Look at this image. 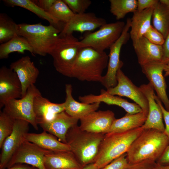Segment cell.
Segmentation results:
<instances>
[{"label":"cell","instance_id":"obj_38","mask_svg":"<svg viewBox=\"0 0 169 169\" xmlns=\"http://www.w3.org/2000/svg\"><path fill=\"white\" fill-rule=\"evenodd\" d=\"M155 100L159 105L161 109L163 117L165 124V127L164 133L167 136L169 141V111L166 110L163 106L161 102L157 95L154 94Z\"/></svg>","mask_w":169,"mask_h":169},{"label":"cell","instance_id":"obj_46","mask_svg":"<svg viewBox=\"0 0 169 169\" xmlns=\"http://www.w3.org/2000/svg\"><path fill=\"white\" fill-rule=\"evenodd\" d=\"M79 169H99L94 163H90L83 168Z\"/></svg>","mask_w":169,"mask_h":169},{"label":"cell","instance_id":"obj_39","mask_svg":"<svg viewBox=\"0 0 169 169\" xmlns=\"http://www.w3.org/2000/svg\"><path fill=\"white\" fill-rule=\"evenodd\" d=\"M137 1V11L141 12L146 9L154 7L159 0H138Z\"/></svg>","mask_w":169,"mask_h":169},{"label":"cell","instance_id":"obj_27","mask_svg":"<svg viewBox=\"0 0 169 169\" xmlns=\"http://www.w3.org/2000/svg\"><path fill=\"white\" fill-rule=\"evenodd\" d=\"M148 115L143 111L133 114H127L113 121L108 133L123 132L141 127Z\"/></svg>","mask_w":169,"mask_h":169},{"label":"cell","instance_id":"obj_22","mask_svg":"<svg viewBox=\"0 0 169 169\" xmlns=\"http://www.w3.org/2000/svg\"><path fill=\"white\" fill-rule=\"evenodd\" d=\"M33 108L37 122L39 125L50 121L57 114L65 111V105L64 102H52L41 94L35 97Z\"/></svg>","mask_w":169,"mask_h":169},{"label":"cell","instance_id":"obj_41","mask_svg":"<svg viewBox=\"0 0 169 169\" xmlns=\"http://www.w3.org/2000/svg\"><path fill=\"white\" fill-rule=\"evenodd\" d=\"M33 1L37 6L45 11H48L56 0H33Z\"/></svg>","mask_w":169,"mask_h":169},{"label":"cell","instance_id":"obj_19","mask_svg":"<svg viewBox=\"0 0 169 169\" xmlns=\"http://www.w3.org/2000/svg\"><path fill=\"white\" fill-rule=\"evenodd\" d=\"M78 98L81 102L86 104L102 102L108 105H117L122 108L127 113L130 114L142 112L141 107L136 103L129 102L120 96L110 94L103 89L101 90L99 95L90 94L79 96Z\"/></svg>","mask_w":169,"mask_h":169},{"label":"cell","instance_id":"obj_5","mask_svg":"<svg viewBox=\"0 0 169 169\" xmlns=\"http://www.w3.org/2000/svg\"><path fill=\"white\" fill-rule=\"evenodd\" d=\"M61 31L54 26L41 23L18 24V34L28 41L35 54H50L54 47Z\"/></svg>","mask_w":169,"mask_h":169},{"label":"cell","instance_id":"obj_35","mask_svg":"<svg viewBox=\"0 0 169 169\" xmlns=\"http://www.w3.org/2000/svg\"><path fill=\"white\" fill-rule=\"evenodd\" d=\"M74 14L85 13L91 4L90 0H63Z\"/></svg>","mask_w":169,"mask_h":169},{"label":"cell","instance_id":"obj_4","mask_svg":"<svg viewBox=\"0 0 169 169\" xmlns=\"http://www.w3.org/2000/svg\"><path fill=\"white\" fill-rule=\"evenodd\" d=\"M144 130L141 127L126 132L105 134L93 163L100 169L126 153Z\"/></svg>","mask_w":169,"mask_h":169},{"label":"cell","instance_id":"obj_9","mask_svg":"<svg viewBox=\"0 0 169 169\" xmlns=\"http://www.w3.org/2000/svg\"><path fill=\"white\" fill-rule=\"evenodd\" d=\"M131 18H127L121 35L109 49L107 70L106 74L103 76L101 82L107 89L114 87L117 84V73L123 64L120 60V51L123 45L130 38L128 31L131 28Z\"/></svg>","mask_w":169,"mask_h":169},{"label":"cell","instance_id":"obj_21","mask_svg":"<svg viewBox=\"0 0 169 169\" xmlns=\"http://www.w3.org/2000/svg\"><path fill=\"white\" fill-rule=\"evenodd\" d=\"M132 45L141 66L154 62H163L162 45L153 44L143 36Z\"/></svg>","mask_w":169,"mask_h":169},{"label":"cell","instance_id":"obj_32","mask_svg":"<svg viewBox=\"0 0 169 169\" xmlns=\"http://www.w3.org/2000/svg\"><path fill=\"white\" fill-rule=\"evenodd\" d=\"M18 34V24L6 14H0V43L9 41Z\"/></svg>","mask_w":169,"mask_h":169},{"label":"cell","instance_id":"obj_36","mask_svg":"<svg viewBox=\"0 0 169 169\" xmlns=\"http://www.w3.org/2000/svg\"><path fill=\"white\" fill-rule=\"evenodd\" d=\"M143 36L151 43L157 45H162L165 40L162 34L152 25Z\"/></svg>","mask_w":169,"mask_h":169},{"label":"cell","instance_id":"obj_12","mask_svg":"<svg viewBox=\"0 0 169 169\" xmlns=\"http://www.w3.org/2000/svg\"><path fill=\"white\" fill-rule=\"evenodd\" d=\"M50 151L25 140L13 154L6 168L21 163L31 165L37 169H47L44 158Z\"/></svg>","mask_w":169,"mask_h":169},{"label":"cell","instance_id":"obj_3","mask_svg":"<svg viewBox=\"0 0 169 169\" xmlns=\"http://www.w3.org/2000/svg\"><path fill=\"white\" fill-rule=\"evenodd\" d=\"M105 135L82 131L77 125L69 130L67 143L83 167L94 162Z\"/></svg>","mask_w":169,"mask_h":169},{"label":"cell","instance_id":"obj_43","mask_svg":"<svg viewBox=\"0 0 169 169\" xmlns=\"http://www.w3.org/2000/svg\"><path fill=\"white\" fill-rule=\"evenodd\" d=\"M163 51V63L169 59V32L162 45Z\"/></svg>","mask_w":169,"mask_h":169},{"label":"cell","instance_id":"obj_20","mask_svg":"<svg viewBox=\"0 0 169 169\" xmlns=\"http://www.w3.org/2000/svg\"><path fill=\"white\" fill-rule=\"evenodd\" d=\"M79 120L64 111L57 114L50 121L39 125L44 131L54 136L60 141L67 143L66 135L68 131L77 125Z\"/></svg>","mask_w":169,"mask_h":169},{"label":"cell","instance_id":"obj_37","mask_svg":"<svg viewBox=\"0 0 169 169\" xmlns=\"http://www.w3.org/2000/svg\"><path fill=\"white\" fill-rule=\"evenodd\" d=\"M125 153L100 169H128L132 165L129 164Z\"/></svg>","mask_w":169,"mask_h":169},{"label":"cell","instance_id":"obj_42","mask_svg":"<svg viewBox=\"0 0 169 169\" xmlns=\"http://www.w3.org/2000/svg\"><path fill=\"white\" fill-rule=\"evenodd\" d=\"M157 161V163L161 165H169V144Z\"/></svg>","mask_w":169,"mask_h":169},{"label":"cell","instance_id":"obj_44","mask_svg":"<svg viewBox=\"0 0 169 169\" xmlns=\"http://www.w3.org/2000/svg\"><path fill=\"white\" fill-rule=\"evenodd\" d=\"M4 169H37V168L33 166H31L28 165L23 164H18L13 166Z\"/></svg>","mask_w":169,"mask_h":169},{"label":"cell","instance_id":"obj_33","mask_svg":"<svg viewBox=\"0 0 169 169\" xmlns=\"http://www.w3.org/2000/svg\"><path fill=\"white\" fill-rule=\"evenodd\" d=\"M47 12L64 24L68 22L75 14L63 0H56Z\"/></svg>","mask_w":169,"mask_h":169},{"label":"cell","instance_id":"obj_15","mask_svg":"<svg viewBox=\"0 0 169 169\" xmlns=\"http://www.w3.org/2000/svg\"><path fill=\"white\" fill-rule=\"evenodd\" d=\"M115 119V114L111 110L95 111L80 118L79 127L83 131L106 134Z\"/></svg>","mask_w":169,"mask_h":169},{"label":"cell","instance_id":"obj_24","mask_svg":"<svg viewBox=\"0 0 169 169\" xmlns=\"http://www.w3.org/2000/svg\"><path fill=\"white\" fill-rule=\"evenodd\" d=\"M65 90V111L72 117L79 120L88 114L96 111L100 107V102L88 104L75 100L72 96L73 88L71 84H66Z\"/></svg>","mask_w":169,"mask_h":169},{"label":"cell","instance_id":"obj_26","mask_svg":"<svg viewBox=\"0 0 169 169\" xmlns=\"http://www.w3.org/2000/svg\"><path fill=\"white\" fill-rule=\"evenodd\" d=\"M154 7L146 9L141 12H134L131 18L130 38L132 44L143 37L151 24L153 9Z\"/></svg>","mask_w":169,"mask_h":169},{"label":"cell","instance_id":"obj_1","mask_svg":"<svg viewBox=\"0 0 169 169\" xmlns=\"http://www.w3.org/2000/svg\"><path fill=\"white\" fill-rule=\"evenodd\" d=\"M169 144L168 139L163 132L153 129L144 130L126 153L127 161L133 165L146 160L157 161Z\"/></svg>","mask_w":169,"mask_h":169},{"label":"cell","instance_id":"obj_40","mask_svg":"<svg viewBox=\"0 0 169 169\" xmlns=\"http://www.w3.org/2000/svg\"><path fill=\"white\" fill-rule=\"evenodd\" d=\"M156 163L155 161L146 160L140 163L132 165L128 169H155Z\"/></svg>","mask_w":169,"mask_h":169},{"label":"cell","instance_id":"obj_28","mask_svg":"<svg viewBox=\"0 0 169 169\" xmlns=\"http://www.w3.org/2000/svg\"><path fill=\"white\" fill-rule=\"evenodd\" d=\"M25 51H29L33 56L35 55L27 40L22 36L17 35L8 42L1 44L0 59H7L10 54L13 52L24 54Z\"/></svg>","mask_w":169,"mask_h":169},{"label":"cell","instance_id":"obj_16","mask_svg":"<svg viewBox=\"0 0 169 169\" xmlns=\"http://www.w3.org/2000/svg\"><path fill=\"white\" fill-rule=\"evenodd\" d=\"M106 23L104 19L97 17L92 13L75 14L70 20L64 25L59 34L73 33L74 32H91Z\"/></svg>","mask_w":169,"mask_h":169},{"label":"cell","instance_id":"obj_8","mask_svg":"<svg viewBox=\"0 0 169 169\" xmlns=\"http://www.w3.org/2000/svg\"><path fill=\"white\" fill-rule=\"evenodd\" d=\"M125 24L122 21L106 23L95 31L89 32L80 41L85 47L105 51L109 49L120 37Z\"/></svg>","mask_w":169,"mask_h":169},{"label":"cell","instance_id":"obj_31","mask_svg":"<svg viewBox=\"0 0 169 169\" xmlns=\"http://www.w3.org/2000/svg\"><path fill=\"white\" fill-rule=\"evenodd\" d=\"M110 11L117 20L123 18L129 13L137 11L136 0H110Z\"/></svg>","mask_w":169,"mask_h":169},{"label":"cell","instance_id":"obj_29","mask_svg":"<svg viewBox=\"0 0 169 169\" xmlns=\"http://www.w3.org/2000/svg\"><path fill=\"white\" fill-rule=\"evenodd\" d=\"M3 1L8 6L21 7L33 12L40 18L47 20L50 24L61 31L60 28L61 23L53 17L47 12L37 6L32 0H4Z\"/></svg>","mask_w":169,"mask_h":169},{"label":"cell","instance_id":"obj_13","mask_svg":"<svg viewBox=\"0 0 169 169\" xmlns=\"http://www.w3.org/2000/svg\"><path fill=\"white\" fill-rule=\"evenodd\" d=\"M20 82L15 72L3 66L0 69V108L9 101L22 98Z\"/></svg>","mask_w":169,"mask_h":169},{"label":"cell","instance_id":"obj_11","mask_svg":"<svg viewBox=\"0 0 169 169\" xmlns=\"http://www.w3.org/2000/svg\"><path fill=\"white\" fill-rule=\"evenodd\" d=\"M29 124L28 122L24 120H15L13 131L5 139L1 148L0 169L6 168L13 154L26 140Z\"/></svg>","mask_w":169,"mask_h":169},{"label":"cell","instance_id":"obj_7","mask_svg":"<svg viewBox=\"0 0 169 169\" xmlns=\"http://www.w3.org/2000/svg\"><path fill=\"white\" fill-rule=\"evenodd\" d=\"M41 94L39 90L32 85L28 89L24 96L20 99L8 101L5 105L3 111L15 120H21L28 122L36 130L38 129L33 111L34 99Z\"/></svg>","mask_w":169,"mask_h":169},{"label":"cell","instance_id":"obj_2","mask_svg":"<svg viewBox=\"0 0 169 169\" xmlns=\"http://www.w3.org/2000/svg\"><path fill=\"white\" fill-rule=\"evenodd\" d=\"M108 55L90 47L81 50L72 69L71 78L82 81L101 83L103 70L107 67Z\"/></svg>","mask_w":169,"mask_h":169},{"label":"cell","instance_id":"obj_18","mask_svg":"<svg viewBox=\"0 0 169 169\" xmlns=\"http://www.w3.org/2000/svg\"><path fill=\"white\" fill-rule=\"evenodd\" d=\"M139 87L146 97L149 105L147 119L142 127L144 130L153 129L164 132L165 127L163 122L162 113L155 100L153 89L149 83L141 84Z\"/></svg>","mask_w":169,"mask_h":169},{"label":"cell","instance_id":"obj_6","mask_svg":"<svg viewBox=\"0 0 169 169\" xmlns=\"http://www.w3.org/2000/svg\"><path fill=\"white\" fill-rule=\"evenodd\" d=\"M84 46L73 33L60 35L50 53L56 70L65 76L71 78L73 66L81 49Z\"/></svg>","mask_w":169,"mask_h":169},{"label":"cell","instance_id":"obj_47","mask_svg":"<svg viewBox=\"0 0 169 169\" xmlns=\"http://www.w3.org/2000/svg\"><path fill=\"white\" fill-rule=\"evenodd\" d=\"M155 169H169V165H162L156 163Z\"/></svg>","mask_w":169,"mask_h":169},{"label":"cell","instance_id":"obj_34","mask_svg":"<svg viewBox=\"0 0 169 169\" xmlns=\"http://www.w3.org/2000/svg\"><path fill=\"white\" fill-rule=\"evenodd\" d=\"M15 119L3 111L0 112V148L5 139L13 131Z\"/></svg>","mask_w":169,"mask_h":169},{"label":"cell","instance_id":"obj_23","mask_svg":"<svg viewBox=\"0 0 169 169\" xmlns=\"http://www.w3.org/2000/svg\"><path fill=\"white\" fill-rule=\"evenodd\" d=\"M44 163L47 169H79L83 167L70 151H51L45 156Z\"/></svg>","mask_w":169,"mask_h":169},{"label":"cell","instance_id":"obj_17","mask_svg":"<svg viewBox=\"0 0 169 169\" xmlns=\"http://www.w3.org/2000/svg\"><path fill=\"white\" fill-rule=\"evenodd\" d=\"M10 66L16 73L20 82L22 97L25 95L29 87L36 83L39 70L28 56H23L12 63Z\"/></svg>","mask_w":169,"mask_h":169},{"label":"cell","instance_id":"obj_25","mask_svg":"<svg viewBox=\"0 0 169 169\" xmlns=\"http://www.w3.org/2000/svg\"><path fill=\"white\" fill-rule=\"evenodd\" d=\"M57 138L44 131L40 133L28 132L25 136L26 141L49 151L54 152L70 151L67 143L60 141Z\"/></svg>","mask_w":169,"mask_h":169},{"label":"cell","instance_id":"obj_30","mask_svg":"<svg viewBox=\"0 0 169 169\" xmlns=\"http://www.w3.org/2000/svg\"><path fill=\"white\" fill-rule=\"evenodd\" d=\"M152 19L153 26L165 39L169 32V7L159 0L154 8Z\"/></svg>","mask_w":169,"mask_h":169},{"label":"cell","instance_id":"obj_10","mask_svg":"<svg viewBox=\"0 0 169 169\" xmlns=\"http://www.w3.org/2000/svg\"><path fill=\"white\" fill-rule=\"evenodd\" d=\"M116 80V85L107 89V92L112 95L130 99L141 107L144 113L148 115V101L140 88L135 85L121 69H119L117 72Z\"/></svg>","mask_w":169,"mask_h":169},{"label":"cell","instance_id":"obj_48","mask_svg":"<svg viewBox=\"0 0 169 169\" xmlns=\"http://www.w3.org/2000/svg\"><path fill=\"white\" fill-rule=\"evenodd\" d=\"M159 1L169 7V0H160Z\"/></svg>","mask_w":169,"mask_h":169},{"label":"cell","instance_id":"obj_14","mask_svg":"<svg viewBox=\"0 0 169 169\" xmlns=\"http://www.w3.org/2000/svg\"><path fill=\"white\" fill-rule=\"evenodd\" d=\"M141 66L142 72L156 91L157 96L164 105L165 109L169 111V100L166 93V84L163 75L164 63L154 62Z\"/></svg>","mask_w":169,"mask_h":169},{"label":"cell","instance_id":"obj_45","mask_svg":"<svg viewBox=\"0 0 169 169\" xmlns=\"http://www.w3.org/2000/svg\"><path fill=\"white\" fill-rule=\"evenodd\" d=\"M164 63V71L165 72L164 77L169 75V59Z\"/></svg>","mask_w":169,"mask_h":169}]
</instances>
